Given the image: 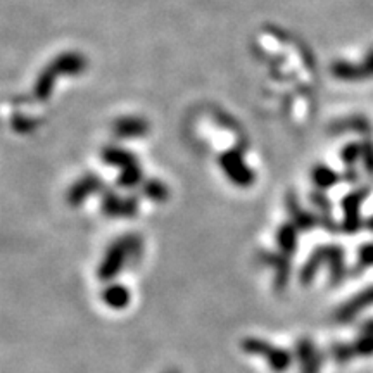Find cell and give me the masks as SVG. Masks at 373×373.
<instances>
[{
  "instance_id": "cell-2",
  "label": "cell",
  "mask_w": 373,
  "mask_h": 373,
  "mask_svg": "<svg viewBox=\"0 0 373 373\" xmlns=\"http://www.w3.org/2000/svg\"><path fill=\"white\" fill-rule=\"evenodd\" d=\"M85 67H87V59L78 52L61 54L38 76L37 85H35V97L38 101H47L58 78L64 76V74H80L81 71H85Z\"/></svg>"
},
{
  "instance_id": "cell-19",
  "label": "cell",
  "mask_w": 373,
  "mask_h": 373,
  "mask_svg": "<svg viewBox=\"0 0 373 373\" xmlns=\"http://www.w3.org/2000/svg\"><path fill=\"white\" fill-rule=\"evenodd\" d=\"M142 176L144 175H142V169L137 163V165L130 166V168L122 169V175L118 176V185L124 188H133L142 182Z\"/></svg>"
},
{
  "instance_id": "cell-22",
  "label": "cell",
  "mask_w": 373,
  "mask_h": 373,
  "mask_svg": "<svg viewBox=\"0 0 373 373\" xmlns=\"http://www.w3.org/2000/svg\"><path fill=\"white\" fill-rule=\"evenodd\" d=\"M370 266H373V242L363 244V246L358 249L356 270L363 272V270L370 268Z\"/></svg>"
},
{
  "instance_id": "cell-7",
  "label": "cell",
  "mask_w": 373,
  "mask_h": 373,
  "mask_svg": "<svg viewBox=\"0 0 373 373\" xmlns=\"http://www.w3.org/2000/svg\"><path fill=\"white\" fill-rule=\"evenodd\" d=\"M138 211V202L135 197H119L108 192L102 195V213L111 218H130Z\"/></svg>"
},
{
  "instance_id": "cell-10",
  "label": "cell",
  "mask_w": 373,
  "mask_h": 373,
  "mask_svg": "<svg viewBox=\"0 0 373 373\" xmlns=\"http://www.w3.org/2000/svg\"><path fill=\"white\" fill-rule=\"evenodd\" d=\"M323 258H325V266L329 268L330 282L333 285H339L347 275L346 266V254L340 246H322Z\"/></svg>"
},
{
  "instance_id": "cell-9",
  "label": "cell",
  "mask_w": 373,
  "mask_h": 373,
  "mask_svg": "<svg viewBox=\"0 0 373 373\" xmlns=\"http://www.w3.org/2000/svg\"><path fill=\"white\" fill-rule=\"evenodd\" d=\"M365 199H367V190H358L347 195V197L342 201V209H344L342 226L347 233H354L360 230L361 226L360 208L361 202H363Z\"/></svg>"
},
{
  "instance_id": "cell-15",
  "label": "cell",
  "mask_w": 373,
  "mask_h": 373,
  "mask_svg": "<svg viewBox=\"0 0 373 373\" xmlns=\"http://www.w3.org/2000/svg\"><path fill=\"white\" fill-rule=\"evenodd\" d=\"M276 244H279L280 252L287 256L296 254L297 251V226L294 223H285L276 232Z\"/></svg>"
},
{
  "instance_id": "cell-8",
  "label": "cell",
  "mask_w": 373,
  "mask_h": 373,
  "mask_svg": "<svg viewBox=\"0 0 373 373\" xmlns=\"http://www.w3.org/2000/svg\"><path fill=\"white\" fill-rule=\"evenodd\" d=\"M102 180L99 179V176L95 175H85L81 176L78 182L73 183V187L67 190L66 195V201L69 202L73 208H76V206H80L81 202L87 201L90 195L97 194V192L102 190Z\"/></svg>"
},
{
  "instance_id": "cell-25",
  "label": "cell",
  "mask_w": 373,
  "mask_h": 373,
  "mask_svg": "<svg viewBox=\"0 0 373 373\" xmlns=\"http://www.w3.org/2000/svg\"><path fill=\"white\" fill-rule=\"evenodd\" d=\"M166 373H180V372H176V370H169V372H166Z\"/></svg>"
},
{
  "instance_id": "cell-23",
  "label": "cell",
  "mask_w": 373,
  "mask_h": 373,
  "mask_svg": "<svg viewBox=\"0 0 373 373\" xmlns=\"http://www.w3.org/2000/svg\"><path fill=\"white\" fill-rule=\"evenodd\" d=\"M360 332L361 333H370V335H373V318L367 320V322H365L363 325H361Z\"/></svg>"
},
{
  "instance_id": "cell-14",
  "label": "cell",
  "mask_w": 373,
  "mask_h": 373,
  "mask_svg": "<svg viewBox=\"0 0 373 373\" xmlns=\"http://www.w3.org/2000/svg\"><path fill=\"white\" fill-rule=\"evenodd\" d=\"M102 301L111 310H124L130 303V290L124 285H119V283H111L102 292Z\"/></svg>"
},
{
  "instance_id": "cell-6",
  "label": "cell",
  "mask_w": 373,
  "mask_h": 373,
  "mask_svg": "<svg viewBox=\"0 0 373 373\" xmlns=\"http://www.w3.org/2000/svg\"><path fill=\"white\" fill-rule=\"evenodd\" d=\"M373 306V287H368L363 292L356 294L354 297H351L347 303L340 304L335 311V322L339 323H349L356 318L360 313Z\"/></svg>"
},
{
  "instance_id": "cell-11",
  "label": "cell",
  "mask_w": 373,
  "mask_h": 373,
  "mask_svg": "<svg viewBox=\"0 0 373 373\" xmlns=\"http://www.w3.org/2000/svg\"><path fill=\"white\" fill-rule=\"evenodd\" d=\"M296 358L301 365V373H320L322 356L310 339H301L297 342Z\"/></svg>"
},
{
  "instance_id": "cell-4",
  "label": "cell",
  "mask_w": 373,
  "mask_h": 373,
  "mask_svg": "<svg viewBox=\"0 0 373 373\" xmlns=\"http://www.w3.org/2000/svg\"><path fill=\"white\" fill-rule=\"evenodd\" d=\"M219 166L225 172V175L229 176L230 182L235 183L237 187H251L254 183V172L246 165L242 152L239 149L225 152L219 158Z\"/></svg>"
},
{
  "instance_id": "cell-13",
  "label": "cell",
  "mask_w": 373,
  "mask_h": 373,
  "mask_svg": "<svg viewBox=\"0 0 373 373\" xmlns=\"http://www.w3.org/2000/svg\"><path fill=\"white\" fill-rule=\"evenodd\" d=\"M287 211H289L290 219H292L290 223H294V225L301 230H311L313 226L318 223L310 211L301 208L299 202H297V199L294 197V195H289V199H287Z\"/></svg>"
},
{
  "instance_id": "cell-17",
  "label": "cell",
  "mask_w": 373,
  "mask_h": 373,
  "mask_svg": "<svg viewBox=\"0 0 373 373\" xmlns=\"http://www.w3.org/2000/svg\"><path fill=\"white\" fill-rule=\"evenodd\" d=\"M313 182H315V185L318 188H330L335 185L337 182H339V176H337L335 172H332V169L325 168V166H318V168H315V172H313Z\"/></svg>"
},
{
  "instance_id": "cell-12",
  "label": "cell",
  "mask_w": 373,
  "mask_h": 373,
  "mask_svg": "<svg viewBox=\"0 0 373 373\" xmlns=\"http://www.w3.org/2000/svg\"><path fill=\"white\" fill-rule=\"evenodd\" d=\"M113 130L119 138H140L149 133V123L144 118L126 116V118L116 119Z\"/></svg>"
},
{
  "instance_id": "cell-20",
  "label": "cell",
  "mask_w": 373,
  "mask_h": 373,
  "mask_svg": "<svg viewBox=\"0 0 373 373\" xmlns=\"http://www.w3.org/2000/svg\"><path fill=\"white\" fill-rule=\"evenodd\" d=\"M353 347L356 356H373V335L360 332V335H358L356 340L353 342Z\"/></svg>"
},
{
  "instance_id": "cell-5",
  "label": "cell",
  "mask_w": 373,
  "mask_h": 373,
  "mask_svg": "<svg viewBox=\"0 0 373 373\" xmlns=\"http://www.w3.org/2000/svg\"><path fill=\"white\" fill-rule=\"evenodd\" d=\"M258 259L265 266L273 270L275 273V287L279 290H283L289 285L290 272H292V265L289 261V256L283 252H272V251H263L258 254Z\"/></svg>"
},
{
  "instance_id": "cell-16",
  "label": "cell",
  "mask_w": 373,
  "mask_h": 373,
  "mask_svg": "<svg viewBox=\"0 0 373 373\" xmlns=\"http://www.w3.org/2000/svg\"><path fill=\"white\" fill-rule=\"evenodd\" d=\"M102 159H104L108 165L118 166L119 169L130 168V166L137 165V158H135L131 152L119 147H106L104 151H102Z\"/></svg>"
},
{
  "instance_id": "cell-24",
  "label": "cell",
  "mask_w": 373,
  "mask_h": 373,
  "mask_svg": "<svg viewBox=\"0 0 373 373\" xmlns=\"http://www.w3.org/2000/svg\"><path fill=\"white\" fill-rule=\"evenodd\" d=\"M367 226H368V229H370V230H373V216H372V218L367 222Z\"/></svg>"
},
{
  "instance_id": "cell-21",
  "label": "cell",
  "mask_w": 373,
  "mask_h": 373,
  "mask_svg": "<svg viewBox=\"0 0 373 373\" xmlns=\"http://www.w3.org/2000/svg\"><path fill=\"white\" fill-rule=\"evenodd\" d=\"M330 353H332L333 360L337 363H347V361H351L356 356L353 344H335V346H332Z\"/></svg>"
},
{
  "instance_id": "cell-1",
  "label": "cell",
  "mask_w": 373,
  "mask_h": 373,
  "mask_svg": "<svg viewBox=\"0 0 373 373\" xmlns=\"http://www.w3.org/2000/svg\"><path fill=\"white\" fill-rule=\"evenodd\" d=\"M140 252L142 239L137 233H128V235L119 237L106 251L101 266L97 270V276L102 282H111L119 275V272L126 266V263L138 258Z\"/></svg>"
},
{
  "instance_id": "cell-18",
  "label": "cell",
  "mask_w": 373,
  "mask_h": 373,
  "mask_svg": "<svg viewBox=\"0 0 373 373\" xmlns=\"http://www.w3.org/2000/svg\"><path fill=\"white\" fill-rule=\"evenodd\" d=\"M144 195L147 199H151V201L163 202L168 199L169 190L168 187L163 182H159V180H147V182L144 183Z\"/></svg>"
},
{
  "instance_id": "cell-3",
  "label": "cell",
  "mask_w": 373,
  "mask_h": 373,
  "mask_svg": "<svg viewBox=\"0 0 373 373\" xmlns=\"http://www.w3.org/2000/svg\"><path fill=\"white\" fill-rule=\"evenodd\" d=\"M242 349L249 354H254V356H261L270 367V370L275 373L287 372L290 368V365H292V356H290L289 351L272 346L270 342L258 339V337L244 339Z\"/></svg>"
}]
</instances>
